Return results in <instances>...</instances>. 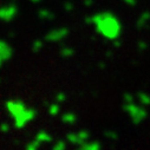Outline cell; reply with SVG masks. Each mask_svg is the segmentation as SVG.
<instances>
[{
    "instance_id": "obj_1",
    "label": "cell",
    "mask_w": 150,
    "mask_h": 150,
    "mask_svg": "<svg viewBox=\"0 0 150 150\" xmlns=\"http://www.w3.org/2000/svg\"><path fill=\"white\" fill-rule=\"evenodd\" d=\"M5 108L13 120V127L16 129L25 128L38 115L35 109L28 108L21 99H7L5 102Z\"/></svg>"
},
{
    "instance_id": "obj_5",
    "label": "cell",
    "mask_w": 150,
    "mask_h": 150,
    "mask_svg": "<svg viewBox=\"0 0 150 150\" xmlns=\"http://www.w3.org/2000/svg\"><path fill=\"white\" fill-rule=\"evenodd\" d=\"M59 104H60V103L56 102V103H52V104L49 105V108H47V112H49V115H50V116L54 117V116H58V115L60 114V105H59Z\"/></svg>"
},
{
    "instance_id": "obj_3",
    "label": "cell",
    "mask_w": 150,
    "mask_h": 150,
    "mask_svg": "<svg viewBox=\"0 0 150 150\" xmlns=\"http://www.w3.org/2000/svg\"><path fill=\"white\" fill-rule=\"evenodd\" d=\"M34 138L37 139V141H39L42 144H46V143H51L52 142V136L47 132V131H45V130H40V131H38L37 132V135L34 136Z\"/></svg>"
},
{
    "instance_id": "obj_4",
    "label": "cell",
    "mask_w": 150,
    "mask_h": 150,
    "mask_svg": "<svg viewBox=\"0 0 150 150\" xmlns=\"http://www.w3.org/2000/svg\"><path fill=\"white\" fill-rule=\"evenodd\" d=\"M60 120H62V122L64 124L72 125V124H74V123L77 122V116L74 115L73 112H71V111H66V112H64V114L62 115Z\"/></svg>"
},
{
    "instance_id": "obj_6",
    "label": "cell",
    "mask_w": 150,
    "mask_h": 150,
    "mask_svg": "<svg viewBox=\"0 0 150 150\" xmlns=\"http://www.w3.org/2000/svg\"><path fill=\"white\" fill-rule=\"evenodd\" d=\"M66 139L71 144H79L81 145V139H79L78 132H69L66 135Z\"/></svg>"
},
{
    "instance_id": "obj_8",
    "label": "cell",
    "mask_w": 150,
    "mask_h": 150,
    "mask_svg": "<svg viewBox=\"0 0 150 150\" xmlns=\"http://www.w3.org/2000/svg\"><path fill=\"white\" fill-rule=\"evenodd\" d=\"M78 150H99V145L97 143H83Z\"/></svg>"
},
{
    "instance_id": "obj_10",
    "label": "cell",
    "mask_w": 150,
    "mask_h": 150,
    "mask_svg": "<svg viewBox=\"0 0 150 150\" xmlns=\"http://www.w3.org/2000/svg\"><path fill=\"white\" fill-rule=\"evenodd\" d=\"M78 136H79V139H81V145H82L83 143H85L86 139H88V137H89V135H88V132H86L85 130L78 131Z\"/></svg>"
},
{
    "instance_id": "obj_9",
    "label": "cell",
    "mask_w": 150,
    "mask_h": 150,
    "mask_svg": "<svg viewBox=\"0 0 150 150\" xmlns=\"http://www.w3.org/2000/svg\"><path fill=\"white\" fill-rule=\"evenodd\" d=\"M52 150H66V142L63 141V139L57 141V142L53 144Z\"/></svg>"
},
{
    "instance_id": "obj_7",
    "label": "cell",
    "mask_w": 150,
    "mask_h": 150,
    "mask_svg": "<svg viewBox=\"0 0 150 150\" xmlns=\"http://www.w3.org/2000/svg\"><path fill=\"white\" fill-rule=\"evenodd\" d=\"M40 145H42V143H40L39 141H37L35 138H33L30 143H27V144H26L25 150H39Z\"/></svg>"
},
{
    "instance_id": "obj_12",
    "label": "cell",
    "mask_w": 150,
    "mask_h": 150,
    "mask_svg": "<svg viewBox=\"0 0 150 150\" xmlns=\"http://www.w3.org/2000/svg\"><path fill=\"white\" fill-rule=\"evenodd\" d=\"M10 129H11V127H10V124L6 123V122H4V123L0 124V131L4 132V134H7V132L10 131Z\"/></svg>"
},
{
    "instance_id": "obj_11",
    "label": "cell",
    "mask_w": 150,
    "mask_h": 150,
    "mask_svg": "<svg viewBox=\"0 0 150 150\" xmlns=\"http://www.w3.org/2000/svg\"><path fill=\"white\" fill-rule=\"evenodd\" d=\"M66 100V95H65V92H58L57 95H56V102H58V103H64Z\"/></svg>"
},
{
    "instance_id": "obj_2",
    "label": "cell",
    "mask_w": 150,
    "mask_h": 150,
    "mask_svg": "<svg viewBox=\"0 0 150 150\" xmlns=\"http://www.w3.org/2000/svg\"><path fill=\"white\" fill-rule=\"evenodd\" d=\"M11 57V50L5 43H0V67Z\"/></svg>"
}]
</instances>
